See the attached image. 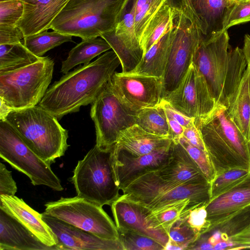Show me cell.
<instances>
[{"label":"cell","instance_id":"cell-1","mask_svg":"<svg viewBox=\"0 0 250 250\" xmlns=\"http://www.w3.org/2000/svg\"><path fill=\"white\" fill-rule=\"evenodd\" d=\"M121 64L113 50L63 75L47 90L38 105L60 120L91 104Z\"/></svg>","mask_w":250,"mask_h":250},{"label":"cell","instance_id":"cell-2","mask_svg":"<svg viewBox=\"0 0 250 250\" xmlns=\"http://www.w3.org/2000/svg\"><path fill=\"white\" fill-rule=\"evenodd\" d=\"M228 30L203 38L193 58L218 106L228 108L243 77L248 62L243 49H230Z\"/></svg>","mask_w":250,"mask_h":250},{"label":"cell","instance_id":"cell-3","mask_svg":"<svg viewBox=\"0 0 250 250\" xmlns=\"http://www.w3.org/2000/svg\"><path fill=\"white\" fill-rule=\"evenodd\" d=\"M130 0H69L49 29L82 40L114 30Z\"/></svg>","mask_w":250,"mask_h":250},{"label":"cell","instance_id":"cell-4","mask_svg":"<svg viewBox=\"0 0 250 250\" xmlns=\"http://www.w3.org/2000/svg\"><path fill=\"white\" fill-rule=\"evenodd\" d=\"M4 121L49 165L63 156L69 146L68 131L62 126L56 117L39 105L12 109Z\"/></svg>","mask_w":250,"mask_h":250},{"label":"cell","instance_id":"cell-5","mask_svg":"<svg viewBox=\"0 0 250 250\" xmlns=\"http://www.w3.org/2000/svg\"><path fill=\"white\" fill-rule=\"evenodd\" d=\"M122 196L144 208L148 215L162 207L188 199L195 205L210 200V184L176 185L162 179L151 170L142 174L122 188Z\"/></svg>","mask_w":250,"mask_h":250},{"label":"cell","instance_id":"cell-6","mask_svg":"<svg viewBox=\"0 0 250 250\" xmlns=\"http://www.w3.org/2000/svg\"><path fill=\"white\" fill-rule=\"evenodd\" d=\"M113 147L104 150L95 145L78 161L71 178L77 196L102 207L111 206L120 197L114 169Z\"/></svg>","mask_w":250,"mask_h":250},{"label":"cell","instance_id":"cell-7","mask_svg":"<svg viewBox=\"0 0 250 250\" xmlns=\"http://www.w3.org/2000/svg\"><path fill=\"white\" fill-rule=\"evenodd\" d=\"M54 61L42 57L22 68L0 73V99L13 109L37 105L53 77Z\"/></svg>","mask_w":250,"mask_h":250},{"label":"cell","instance_id":"cell-8","mask_svg":"<svg viewBox=\"0 0 250 250\" xmlns=\"http://www.w3.org/2000/svg\"><path fill=\"white\" fill-rule=\"evenodd\" d=\"M0 157L25 174L34 186L44 185L55 190L63 189L50 165L35 154L6 121L0 120Z\"/></svg>","mask_w":250,"mask_h":250},{"label":"cell","instance_id":"cell-9","mask_svg":"<svg viewBox=\"0 0 250 250\" xmlns=\"http://www.w3.org/2000/svg\"><path fill=\"white\" fill-rule=\"evenodd\" d=\"M44 214L63 221L101 238L117 240L119 232L115 222L103 207L78 196L61 197L46 203Z\"/></svg>","mask_w":250,"mask_h":250},{"label":"cell","instance_id":"cell-10","mask_svg":"<svg viewBox=\"0 0 250 250\" xmlns=\"http://www.w3.org/2000/svg\"><path fill=\"white\" fill-rule=\"evenodd\" d=\"M136 114L119 100L110 80L91 104L90 116L95 127L96 145L102 149L112 148L120 133L136 124Z\"/></svg>","mask_w":250,"mask_h":250},{"label":"cell","instance_id":"cell-11","mask_svg":"<svg viewBox=\"0 0 250 250\" xmlns=\"http://www.w3.org/2000/svg\"><path fill=\"white\" fill-rule=\"evenodd\" d=\"M174 34L162 79L163 99L179 85L192 63L195 51L204 38L202 32L186 17L178 14Z\"/></svg>","mask_w":250,"mask_h":250},{"label":"cell","instance_id":"cell-12","mask_svg":"<svg viewBox=\"0 0 250 250\" xmlns=\"http://www.w3.org/2000/svg\"><path fill=\"white\" fill-rule=\"evenodd\" d=\"M111 83L121 102L136 113L143 109L159 105L163 100L161 78L115 72Z\"/></svg>","mask_w":250,"mask_h":250},{"label":"cell","instance_id":"cell-13","mask_svg":"<svg viewBox=\"0 0 250 250\" xmlns=\"http://www.w3.org/2000/svg\"><path fill=\"white\" fill-rule=\"evenodd\" d=\"M134 14L135 10L130 0L115 29L102 34L100 37L109 43L117 54L123 73L132 71L144 56L143 48L135 32Z\"/></svg>","mask_w":250,"mask_h":250},{"label":"cell","instance_id":"cell-14","mask_svg":"<svg viewBox=\"0 0 250 250\" xmlns=\"http://www.w3.org/2000/svg\"><path fill=\"white\" fill-rule=\"evenodd\" d=\"M42 214L43 220L56 237L57 250H124L119 239L102 238L43 213Z\"/></svg>","mask_w":250,"mask_h":250},{"label":"cell","instance_id":"cell-15","mask_svg":"<svg viewBox=\"0 0 250 250\" xmlns=\"http://www.w3.org/2000/svg\"><path fill=\"white\" fill-rule=\"evenodd\" d=\"M215 171V176L233 168L250 170V165L225 140L208 118L194 119Z\"/></svg>","mask_w":250,"mask_h":250},{"label":"cell","instance_id":"cell-16","mask_svg":"<svg viewBox=\"0 0 250 250\" xmlns=\"http://www.w3.org/2000/svg\"><path fill=\"white\" fill-rule=\"evenodd\" d=\"M114 222L118 229H124L150 237L164 247L169 240L164 230L155 229L147 220L148 214L141 205L122 195L110 206Z\"/></svg>","mask_w":250,"mask_h":250},{"label":"cell","instance_id":"cell-17","mask_svg":"<svg viewBox=\"0 0 250 250\" xmlns=\"http://www.w3.org/2000/svg\"><path fill=\"white\" fill-rule=\"evenodd\" d=\"M171 150V144L146 154L133 156L113 147L114 169L120 190L139 175L163 167L167 162Z\"/></svg>","mask_w":250,"mask_h":250},{"label":"cell","instance_id":"cell-18","mask_svg":"<svg viewBox=\"0 0 250 250\" xmlns=\"http://www.w3.org/2000/svg\"><path fill=\"white\" fill-rule=\"evenodd\" d=\"M0 208L6 211L35 235L42 243L57 250V240L52 229L40 214L21 198L0 195Z\"/></svg>","mask_w":250,"mask_h":250},{"label":"cell","instance_id":"cell-19","mask_svg":"<svg viewBox=\"0 0 250 250\" xmlns=\"http://www.w3.org/2000/svg\"><path fill=\"white\" fill-rule=\"evenodd\" d=\"M155 170L162 179L176 185L209 183L179 142L172 141L167 162Z\"/></svg>","mask_w":250,"mask_h":250},{"label":"cell","instance_id":"cell-20","mask_svg":"<svg viewBox=\"0 0 250 250\" xmlns=\"http://www.w3.org/2000/svg\"><path fill=\"white\" fill-rule=\"evenodd\" d=\"M23 13L16 25L25 37L47 31L69 0H21Z\"/></svg>","mask_w":250,"mask_h":250},{"label":"cell","instance_id":"cell-21","mask_svg":"<svg viewBox=\"0 0 250 250\" xmlns=\"http://www.w3.org/2000/svg\"><path fill=\"white\" fill-rule=\"evenodd\" d=\"M250 204V175L229 190L209 201L206 206L211 226L206 233ZM206 234V233H205Z\"/></svg>","mask_w":250,"mask_h":250},{"label":"cell","instance_id":"cell-22","mask_svg":"<svg viewBox=\"0 0 250 250\" xmlns=\"http://www.w3.org/2000/svg\"><path fill=\"white\" fill-rule=\"evenodd\" d=\"M0 250H52L26 227L0 208Z\"/></svg>","mask_w":250,"mask_h":250},{"label":"cell","instance_id":"cell-23","mask_svg":"<svg viewBox=\"0 0 250 250\" xmlns=\"http://www.w3.org/2000/svg\"><path fill=\"white\" fill-rule=\"evenodd\" d=\"M172 140L168 137L149 133L135 124L122 130L114 146L133 156H139L169 146Z\"/></svg>","mask_w":250,"mask_h":250},{"label":"cell","instance_id":"cell-24","mask_svg":"<svg viewBox=\"0 0 250 250\" xmlns=\"http://www.w3.org/2000/svg\"><path fill=\"white\" fill-rule=\"evenodd\" d=\"M226 113L250 142V62H248L241 82L226 109Z\"/></svg>","mask_w":250,"mask_h":250},{"label":"cell","instance_id":"cell-25","mask_svg":"<svg viewBox=\"0 0 250 250\" xmlns=\"http://www.w3.org/2000/svg\"><path fill=\"white\" fill-rule=\"evenodd\" d=\"M174 31V25L146 51L138 65L127 73L163 79Z\"/></svg>","mask_w":250,"mask_h":250},{"label":"cell","instance_id":"cell-26","mask_svg":"<svg viewBox=\"0 0 250 250\" xmlns=\"http://www.w3.org/2000/svg\"><path fill=\"white\" fill-rule=\"evenodd\" d=\"M233 0H192L202 27L204 38L223 31L225 15Z\"/></svg>","mask_w":250,"mask_h":250},{"label":"cell","instance_id":"cell-27","mask_svg":"<svg viewBox=\"0 0 250 250\" xmlns=\"http://www.w3.org/2000/svg\"><path fill=\"white\" fill-rule=\"evenodd\" d=\"M163 100L186 116L194 119L198 117L195 67L193 62L178 87Z\"/></svg>","mask_w":250,"mask_h":250},{"label":"cell","instance_id":"cell-28","mask_svg":"<svg viewBox=\"0 0 250 250\" xmlns=\"http://www.w3.org/2000/svg\"><path fill=\"white\" fill-rule=\"evenodd\" d=\"M226 109L223 106H217L212 114L206 118L211 121L228 144L250 165V142L229 120Z\"/></svg>","mask_w":250,"mask_h":250},{"label":"cell","instance_id":"cell-29","mask_svg":"<svg viewBox=\"0 0 250 250\" xmlns=\"http://www.w3.org/2000/svg\"><path fill=\"white\" fill-rule=\"evenodd\" d=\"M111 49L109 43L101 37L82 40L62 62L61 72L65 74L78 64L88 63L95 57Z\"/></svg>","mask_w":250,"mask_h":250},{"label":"cell","instance_id":"cell-30","mask_svg":"<svg viewBox=\"0 0 250 250\" xmlns=\"http://www.w3.org/2000/svg\"><path fill=\"white\" fill-rule=\"evenodd\" d=\"M178 14L164 3L146 26L140 40L144 55L163 36L172 29Z\"/></svg>","mask_w":250,"mask_h":250},{"label":"cell","instance_id":"cell-31","mask_svg":"<svg viewBox=\"0 0 250 250\" xmlns=\"http://www.w3.org/2000/svg\"><path fill=\"white\" fill-rule=\"evenodd\" d=\"M42 57L33 54L22 43L0 44V73L29 65Z\"/></svg>","mask_w":250,"mask_h":250},{"label":"cell","instance_id":"cell-32","mask_svg":"<svg viewBox=\"0 0 250 250\" xmlns=\"http://www.w3.org/2000/svg\"><path fill=\"white\" fill-rule=\"evenodd\" d=\"M198 206L190 200L185 199L165 206L150 213L146 217L155 229L163 230L168 234L170 228L184 211Z\"/></svg>","mask_w":250,"mask_h":250},{"label":"cell","instance_id":"cell-33","mask_svg":"<svg viewBox=\"0 0 250 250\" xmlns=\"http://www.w3.org/2000/svg\"><path fill=\"white\" fill-rule=\"evenodd\" d=\"M136 124L149 133L169 138L167 117L160 104L139 111L136 115Z\"/></svg>","mask_w":250,"mask_h":250},{"label":"cell","instance_id":"cell-34","mask_svg":"<svg viewBox=\"0 0 250 250\" xmlns=\"http://www.w3.org/2000/svg\"><path fill=\"white\" fill-rule=\"evenodd\" d=\"M72 37L56 31H44L25 37L23 44L35 55L42 57L49 50L65 42H72Z\"/></svg>","mask_w":250,"mask_h":250},{"label":"cell","instance_id":"cell-35","mask_svg":"<svg viewBox=\"0 0 250 250\" xmlns=\"http://www.w3.org/2000/svg\"><path fill=\"white\" fill-rule=\"evenodd\" d=\"M250 175V170L243 168H233L215 176L210 184V200L229 190Z\"/></svg>","mask_w":250,"mask_h":250},{"label":"cell","instance_id":"cell-36","mask_svg":"<svg viewBox=\"0 0 250 250\" xmlns=\"http://www.w3.org/2000/svg\"><path fill=\"white\" fill-rule=\"evenodd\" d=\"M119 239L124 250H164L165 247L146 235L124 229H118Z\"/></svg>","mask_w":250,"mask_h":250},{"label":"cell","instance_id":"cell-37","mask_svg":"<svg viewBox=\"0 0 250 250\" xmlns=\"http://www.w3.org/2000/svg\"><path fill=\"white\" fill-rule=\"evenodd\" d=\"M250 224V204L236 212L213 230L220 231L222 240L227 241L230 237L240 232Z\"/></svg>","mask_w":250,"mask_h":250},{"label":"cell","instance_id":"cell-38","mask_svg":"<svg viewBox=\"0 0 250 250\" xmlns=\"http://www.w3.org/2000/svg\"><path fill=\"white\" fill-rule=\"evenodd\" d=\"M179 142L210 183L214 178L216 173L208 153L190 144L183 136Z\"/></svg>","mask_w":250,"mask_h":250},{"label":"cell","instance_id":"cell-39","mask_svg":"<svg viewBox=\"0 0 250 250\" xmlns=\"http://www.w3.org/2000/svg\"><path fill=\"white\" fill-rule=\"evenodd\" d=\"M250 21V0H233L224 19L223 30Z\"/></svg>","mask_w":250,"mask_h":250},{"label":"cell","instance_id":"cell-40","mask_svg":"<svg viewBox=\"0 0 250 250\" xmlns=\"http://www.w3.org/2000/svg\"><path fill=\"white\" fill-rule=\"evenodd\" d=\"M165 1L166 0H148L141 9L135 14V32L140 42L146 26Z\"/></svg>","mask_w":250,"mask_h":250},{"label":"cell","instance_id":"cell-41","mask_svg":"<svg viewBox=\"0 0 250 250\" xmlns=\"http://www.w3.org/2000/svg\"><path fill=\"white\" fill-rule=\"evenodd\" d=\"M207 204L201 205L186 210L182 215L188 224L200 236L206 233L211 226L207 219Z\"/></svg>","mask_w":250,"mask_h":250},{"label":"cell","instance_id":"cell-42","mask_svg":"<svg viewBox=\"0 0 250 250\" xmlns=\"http://www.w3.org/2000/svg\"><path fill=\"white\" fill-rule=\"evenodd\" d=\"M169 238L188 247L200 237L188 224L182 216L176 221L168 231Z\"/></svg>","mask_w":250,"mask_h":250},{"label":"cell","instance_id":"cell-43","mask_svg":"<svg viewBox=\"0 0 250 250\" xmlns=\"http://www.w3.org/2000/svg\"><path fill=\"white\" fill-rule=\"evenodd\" d=\"M23 11V4L21 0L0 2V24L16 25Z\"/></svg>","mask_w":250,"mask_h":250},{"label":"cell","instance_id":"cell-44","mask_svg":"<svg viewBox=\"0 0 250 250\" xmlns=\"http://www.w3.org/2000/svg\"><path fill=\"white\" fill-rule=\"evenodd\" d=\"M165 3L178 14L184 16L195 28L202 33V24L194 10L192 0H166Z\"/></svg>","mask_w":250,"mask_h":250},{"label":"cell","instance_id":"cell-45","mask_svg":"<svg viewBox=\"0 0 250 250\" xmlns=\"http://www.w3.org/2000/svg\"><path fill=\"white\" fill-rule=\"evenodd\" d=\"M24 37L17 25L0 24V44L23 43Z\"/></svg>","mask_w":250,"mask_h":250},{"label":"cell","instance_id":"cell-46","mask_svg":"<svg viewBox=\"0 0 250 250\" xmlns=\"http://www.w3.org/2000/svg\"><path fill=\"white\" fill-rule=\"evenodd\" d=\"M17 191V184L11 172L3 164L0 163V195L15 196Z\"/></svg>","mask_w":250,"mask_h":250},{"label":"cell","instance_id":"cell-47","mask_svg":"<svg viewBox=\"0 0 250 250\" xmlns=\"http://www.w3.org/2000/svg\"><path fill=\"white\" fill-rule=\"evenodd\" d=\"M160 104L163 107L166 115L182 125L184 128L194 124V118L189 117L173 108L168 102L162 100Z\"/></svg>","mask_w":250,"mask_h":250},{"label":"cell","instance_id":"cell-48","mask_svg":"<svg viewBox=\"0 0 250 250\" xmlns=\"http://www.w3.org/2000/svg\"><path fill=\"white\" fill-rule=\"evenodd\" d=\"M183 136L190 144L207 152L201 133L195 124L185 128Z\"/></svg>","mask_w":250,"mask_h":250},{"label":"cell","instance_id":"cell-49","mask_svg":"<svg viewBox=\"0 0 250 250\" xmlns=\"http://www.w3.org/2000/svg\"><path fill=\"white\" fill-rule=\"evenodd\" d=\"M234 245L232 250L250 249V224L229 239Z\"/></svg>","mask_w":250,"mask_h":250},{"label":"cell","instance_id":"cell-50","mask_svg":"<svg viewBox=\"0 0 250 250\" xmlns=\"http://www.w3.org/2000/svg\"><path fill=\"white\" fill-rule=\"evenodd\" d=\"M167 117L169 126V138L173 142H179L183 136L184 127L172 118Z\"/></svg>","mask_w":250,"mask_h":250},{"label":"cell","instance_id":"cell-51","mask_svg":"<svg viewBox=\"0 0 250 250\" xmlns=\"http://www.w3.org/2000/svg\"><path fill=\"white\" fill-rule=\"evenodd\" d=\"M212 232H213L212 234L209 237L206 236L205 234L203 235L206 237L208 242L214 247L216 244L222 240L221 233L218 230H214Z\"/></svg>","mask_w":250,"mask_h":250},{"label":"cell","instance_id":"cell-52","mask_svg":"<svg viewBox=\"0 0 250 250\" xmlns=\"http://www.w3.org/2000/svg\"><path fill=\"white\" fill-rule=\"evenodd\" d=\"M188 247L179 244L169 238V240L167 244L165 247L164 250H187Z\"/></svg>","mask_w":250,"mask_h":250},{"label":"cell","instance_id":"cell-53","mask_svg":"<svg viewBox=\"0 0 250 250\" xmlns=\"http://www.w3.org/2000/svg\"><path fill=\"white\" fill-rule=\"evenodd\" d=\"M242 49L247 62H250V35L248 34L245 35Z\"/></svg>","mask_w":250,"mask_h":250},{"label":"cell","instance_id":"cell-54","mask_svg":"<svg viewBox=\"0 0 250 250\" xmlns=\"http://www.w3.org/2000/svg\"><path fill=\"white\" fill-rule=\"evenodd\" d=\"M0 120L4 121L8 114L13 109L0 99Z\"/></svg>","mask_w":250,"mask_h":250},{"label":"cell","instance_id":"cell-55","mask_svg":"<svg viewBox=\"0 0 250 250\" xmlns=\"http://www.w3.org/2000/svg\"><path fill=\"white\" fill-rule=\"evenodd\" d=\"M9 0H0V2H4V1H9Z\"/></svg>","mask_w":250,"mask_h":250}]
</instances>
